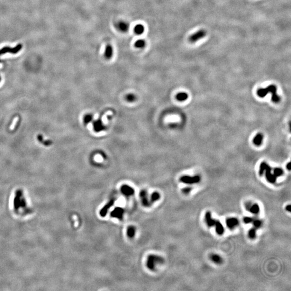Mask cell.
Instances as JSON below:
<instances>
[{"label": "cell", "instance_id": "6da1fadb", "mask_svg": "<svg viewBox=\"0 0 291 291\" xmlns=\"http://www.w3.org/2000/svg\"><path fill=\"white\" fill-rule=\"evenodd\" d=\"M13 206L15 212L18 214L26 215L33 212L32 209L27 206L23 192L21 189H18L15 192Z\"/></svg>", "mask_w": 291, "mask_h": 291}, {"label": "cell", "instance_id": "7a4b0ae2", "mask_svg": "<svg viewBox=\"0 0 291 291\" xmlns=\"http://www.w3.org/2000/svg\"><path fill=\"white\" fill-rule=\"evenodd\" d=\"M277 88L274 85H270L264 89H260L257 91V94L261 98L264 97L268 93H271L272 94V100L274 103H277L280 100V98L277 94Z\"/></svg>", "mask_w": 291, "mask_h": 291}, {"label": "cell", "instance_id": "3957f363", "mask_svg": "<svg viewBox=\"0 0 291 291\" xmlns=\"http://www.w3.org/2000/svg\"><path fill=\"white\" fill-rule=\"evenodd\" d=\"M272 168L266 162H262L259 168V174L263 175L265 172L266 179L267 181L271 183H274L277 180V177L271 172Z\"/></svg>", "mask_w": 291, "mask_h": 291}, {"label": "cell", "instance_id": "277c9868", "mask_svg": "<svg viewBox=\"0 0 291 291\" xmlns=\"http://www.w3.org/2000/svg\"><path fill=\"white\" fill-rule=\"evenodd\" d=\"M207 31L204 29H200L197 31L194 34L191 35L189 38V41L190 43H194L198 40H201L206 36Z\"/></svg>", "mask_w": 291, "mask_h": 291}, {"label": "cell", "instance_id": "5b68a950", "mask_svg": "<svg viewBox=\"0 0 291 291\" xmlns=\"http://www.w3.org/2000/svg\"><path fill=\"white\" fill-rule=\"evenodd\" d=\"M22 48V45L18 44L14 48H10L9 46H6L0 49V56L6 53H10L12 54H16L20 51Z\"/></svg>", "mask_w": 291, "mask_h": 291}, {"label": "cell", "instance_id": "8992f818", "mask_svg": "<svg viewBox=\"0 0 291 291\" xmlns=\"http://www.w3.org/2000/svg\"><path fill=\"white\" fill-rule=\"evenodd\" d=\"M180 181L184 183L188 184H193L198 183L200 178V176L196 175L195 176H183L180 179Z\"/></svg>", "mask_w": 291, "mask_h": 291}, {"label": "cell", "instance_id": "52a82bcc", "mask_svg": "<svg viewBox=\"0 0 291 291\" xmlns=\"http://www.w3.org/2000/svg\"><path fill=\"white\" fill-rule=\"evenodd\" d=\"M106 126L101 119H97L93 121V128L96 132H100L106 129Z\"/></svg>", "mask_w": 291, "mask_h": 291}, {"label": "cell", "instance_id": "ba28073f", "mask_svg": "<svg viewBox=\"0 0 291 291\" xmlns=\"http://www.w3.org/2000/svg\"><path fill=\"white\" fill-rule=\"evenodd\" d=\"M116 28L121 33H126L128 30L129 25L128 23L125 21H121L116 24Z\"/></svg>", "mask_w": 291, "mask_h": 291}, {"label": "cell", "instance_id": "9c48e42d", "mask_svg": "<svg viewBox=\"0 0 291 291\" xmlns=\"http://www.w3.org/2000/svg\"><path fill=\"white\" fill-rule=\"evenodd\" d=\"M226 224L227 227L229 229L233 230L238 225L239 221L236 218H229L226 220Z\"/></svg>", "mask_w": 291, "mask_h": 291}, {"label": "cell", "instance_id": "30bf717a", "mask_svg": "<svg viewBox=\"0 0 291 291\" xmlns=\"http://www.w3.org/2000/svg\"><path fill=\"white\" fill-rule=\"evenodd\" d=\"M205 220L207 225L209 227L215 226L216 221L212 218L211 214L210 211H207L205 214Z\"/></svg>", "mask_w": 291, "mask_h": 291}, {"label": "cell", "instance_id": "8fae6325", "mask_svg": "<svg viewBox=\"0 0 291 291\" xmlns=\"http://www.w3.org/2000/svg\"><path fill=\"white\" fill-rule=\"evenodd\" d=\"M113 55V49L111 45L107 44L106 46L105 52H104V56L105 57L109 60L111 59Z\"/></svg>", "mask_w": 291, "mask_h": 291}, {"label": "cell", "instance_id": "7c38bea8", "mask_svg": "<svg viewBox=\"0 0 291 291\" xmlns=\"http://www.w3.org/2000/svg\"><path fill=\"white\" fill-rule=\"evenodd\" d=\"M157 261L162 262V259L159 257H156L155 256H150L148 258L147 261V266L150 269H153L154 267V263L157 262Z\"/></svg>", "mask_w": 291, "mask_h": 291}, {"label": "cell", "instance_id": "4fadbf2b", "mask_svg": "<svg viewBox=\"0 0 291 291\" xmlns=\"http://www.w3.org/2000/svg\"><path fill=\"white\" fill-rule=\"evenodd\" d=\"M215 229L216 232L219 235H222L224 232V228L222 224L219 221H216L215 223Z\"/></svg>", "mask_w": 291, "mask_h": 291}, {"label": "cell", "instance_id": "5bb4252c", "mask_svg": "<svg viewBox=\"0 0 291 291\" xmlns=\"http://www.w3.org/2000/svg\"><path fill=\"white\" fill-rule=\"evenodd\" d=\"M124 210L123 209L120 208H117L114 210L111 213V215L114 217H117L118 218L121 219L123 217Z\"/></svg>", "mask_w": 291, "mask_h": 291}, {"label": "cell", "instance_id": "9a60e30c", "mask_svg": "<svg viewBox=\"0 0 291 291\" xmlns=\"http://www.w3.org/2000/svg\"><path fill=\"white\" fill-rule=\"evenodd\" d=\"M121 191L124 194L127 195V196H129V195H133L134 194V191L133 189L132 188H131V187H129L128 186H126V185H125V186L122 187Z\"/></svg>", "mask_w": 291, "mask_h": 291}, {"label": "cell", "instance_id": "2e32d148", "mask_svg": "<svg viewBox=\"0 0 291 291\" xmlns=\"http://www.w3.org/2000/svg\"><path fill=\"white\" fill-rule=\"evenodd\" d=\"M248 211H250L252 214L257 215L259 214V212H260V207H259V206L257 203L251 204Z\"/></svg>", "mask_w": 291, "mask_h": 291}, {"label": "cell", "instance_id": "e0dca14e", "mask_svg": "<svg viewBox=\"0 0 291 291\" xmlns=\"http://www.w3.org/2000/svg\"><path fill=\"white\" fill-rule=\"evenodd\" d=\"M114 202V200H112L111 201H110L108 204H106V205L102 209V210L100 211V215L102 216H105L106 214H107V212L108 210V209L109 208H111L112 205L113 204Z\"/></svg>", "mask_w": 291, "mask_h": 291}, {"label": "cell", "instance_id": "ac0fdd59", "mask_svg": "<svg viewBox=\"0 0 291 291\" xmlns=\"http://www.w3.org/2000/svg\"><path fill=\"white\" fill-rule=\"evenodd\" d=\"M210 259L212 261L216 264H221L222 263V258L220 255L217 254H212L210 255Z\"/></svg>", "mask_w": 291, "mask_h": 291}, {"label": "cell", "instance_id": "d6986e66", "mask_svg": "<svg viewBox=\"0 0 291 291\" xmlns=\"http://www.w3.org/2000/svg\"><path fill=\"white\" fill-rule=\"evenodd\" d=\"M144 27L142 24H137L134 29V31L135 34L136 35H141L144 33Z\"/></svg>", "mask_w": 291, "mask_h": 291}, {"label": "cell", "instance_id": "ffe728a7", "mask_svg": "<svg viewBox=\"0 0 291 291\" xmlns=\"http://www.w3.org/2000/svg\"><path fill=\"white\" fill-rule=\"evenodd\" d=\"M263 139V136L261 134H258L255 136L254 138L253 143H254L255 145L257 146H260L262 143Z\"/></svg>", "mask_w": 291, "mask_h": 291}, {"label": "cell", "instance_id": "44dd1931", "mask_svg": "<svg viewBox=\"0 0 291 291\" xmlns=\"http://www.w3.org/2000/svg\"><path fill=\"white\" fill-rule=\"evenodd\" d=\"M146 45V42L144 40H141H141H137L134 43V46L135 48L138 49H142L144 48Z\"/></svg>", "mask_w": 291, "mask_h": 291}, {"label": "cell", "instance_id": "7402d4cb", "mask_svg": "<svg viewBox=\"0 0 291 291\" xmlns=\"http://www.w3.org/2000/svg\"><path fill=\"white\" fill-rule=\"evenodd\" d=\"M188 97V94L185 92H180L176 95V99L180 101H183L187 99Z\"/></svg>", "mask_w": 291, "mask_h": 291}, {"label": "cell", "instance_id": "603a6c76", "mask_svg": "<svg viewBox=\"0 0 291 291\" xmlns=\"http://www.w3.org/2000/svg\"><path fill=\"white\" fill-rule=\"evenodd\" d=\"M252 223H253V224L254 226V228L257 229H259V228H260L263 222L260 219H253V222Z\"/></svg>", "mask_w": 291, "mask_h": 291}, {"label": "cell", "instance_id": "cb8c5ba5", "mask_svg": "<svg viewBox=\"0 0 291 291\" xmlns=\"http://www.w3.org/2000/svg\"><path fill=\"white\" fill-rule=\"evenodd\" d=\"M93 116L89 114H86L84 117V123L85 125H87L91 123L93 121Z\"/></svg>", "mask_w": 291, "mask_h": 291}, {"label": "cell", "instance_id": "d4e9b609", "mask_svg": "<svg viewBox=\"0 0 291 291\" xmlns=\"http://www.w3.org/2000/svg\"><path fill=\"white\" fill-rule=\"evenodd\" d=\"M273 174L277 178V177L282 176L283 175V174H284V171H283V170L281 169V168H274L273 169Z\"/></svg>", "mask_w": 291, "mask_h": 291}, {"label": "cell", "instance_id": "484cf974", "mask_svg": "<svg viewBox=\"0 0 291 291\" xmlns=\"http://www.w3.org/2000/svg\"><path fill=\"white\" fill-rule=\"evenodd\" d=\"M249 237L252 239H254L256 237V229L255 228H252L251 229L248 233Z\"/></svg>", "mask_w": 291, "mask_h": 291}, {"label": "cell", "instance_id": "4316f807", "mask_svg": "<svg viewBox=\"0 0 291 291\" xmlns=\"http://www.w3.org/2000/svg\"><path fill=\"white\" fill-rule=\"evenodd\" d=\"M126 100L129 102H133L135 100V96L133 94H128L126 96Z\"/></svg>", "mask_w": 291, "mask_h": 291}, {"label": "cell", "instance_id": "83f0119b", "mask_svg": "<svg viewBox=\"0 0 291 291\" xmlns=\"http://www.w3.org/2000/svg\"><path fill=\"white\" fill-rule=\"evenodd\" d=\"M253 218H252V217H244L243 218V222L245 224H250L252 223L253 222Z\"/></svg>", "mask_w": 291, "mask_h": 291}, {"label": "cell", "instance_id": "f1b7e54d", "mask_svg": "<svg viewBox=\"0 0 291 291\" xmlns=\"http://www.w3.org/2000/svg\"><path fill=\"white\" fill-rule=\"evenodd\" d=\"M134 234H135V230L133 227L128 228L127 231V234L128 235V236L133 237Z\"/></svg>", "mask_w": 291, "mask_h": 291}, {"label": "cell", "instance_id": "f546056e", "mask_svg": "<svg viewBox=\"0 0 291 291\" xmlns=\"http://www.w3.org/2000/svg\"><path fill=\"white\" fill-rule=\"evenodd\" d=\"M18 120V117H16L14 119V121H13V122L12 125H11L10 126V130H13V129L15 128V126H16V124H17Z\"/></svg>", "mask_w": 291, "mask_h": 291}, {"label": "cell", "instance_id": "4dcf8cb0", "mask_svg": "<svg viewBox=\"0 0 291 291\" xmlns=\"http://www.w3.org/2000/svg\"><path fill=\"white\" fill-rule=\"evenodd\" d=\"M52 143H53V142L50 140H47L45 141L44 140V141H43V145L45 146H46V147H48V146H51L52 144Z\"/></svg>", "mask_w": 291, "mask_h": 291}, {"label": "cell", "instance_id": "1f68e13d", "mask_svg": "<svg viewBox=\"0 0 291 291\" xmlns=\"http://www.w3.org/2000/svg\"><path fill=\"white\" fill-rule=\"evenodd\" d=\"M191 189H192L190 187H186L185 188L183 189L182 192H183V193H184V194H188L190 193Z\"/></svg>", "mask_w": 291, "mask_h": 291}, {"label": "cell", "instance_id": "d6a6232c", "mask_svg": "<svg viewBox=\"0 0 291 291\" xmlns=\"http://www.w3.org/2000/svg\"><path fill=\"white\" fill-rule=\"evenodd\" d=\"M160 198V195L158 193H156V192H155L152 195V199L153 200H156L157 199H158Z\"/></svg>", "mask_w": 291, "mask_h": 291}, {"label": "cell", "instance_id": "836d02e7", "mask_svg": "<svg viewBox=\"0 0 291 291\" xmlns=\"http://www.w3.org/2000/svg\"><path fill=\"white\" fill-rule=\"evenodd\" d=\"M37 139H38L39 142L41 143H43V141H44V139H43V136L41 134H38L37 135Z\"/></svg>", "mask_w": 291, "mask_h": 291}, {"label": "cell", "instance_id": "e575fe53", "mask_svg": "<svg viewBox=\"0 0 291 291\" xmlns=\"http://www.w3.org/2000/svg\"><path fill=\"white\" fill-rule=\"evenodd\" d=\"M286 211H287L288 212H290V204H289V205L287 206L286 207Z\"/></svg>", "mask_w": 291, "mask_h": 291}, {"label": "cell", "instance_id": "d590c367", "mask_svg": "<svg viewBox=\"0 0 291 291\" xmlns=\"http://www.w3.org/2000/svg\"><path fill=\"white\" fill-rule=\"evenodd\" d=\"M286 168H287V169H288L289 171L290 170V162H289L287 164Z\"/></svg>", "mask_w": 291, "mask_h": 291}, {"label": "cell", "instance_id": "8d00e7d4", "mask_svg": "<svg viewBox=\"0 0 291 291\" xmlns=\"http://www.w3.org/2000/svg\"><path fill=\"white\" fill-rule=\"evenodd\" d=\"M0 81H1V77H0Z\"/></svg>", "mask_w": 291, "mask_h": 291}]
</instances>
